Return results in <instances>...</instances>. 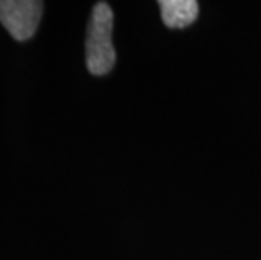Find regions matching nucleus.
Listing matches in <instances>:
<instances>
[{
    "mask_svg": "<svg viewBox=\"0 0 261 260\" xmlns=\"http://www.w3.org/2000/svg\"><path fill=\"white\" fill-rule=\"evenodd\" d=\"M112 34L113 10L107 2H98L93 7L86 37V64L91 75L103 76L113 69L116 53Z\"/></svg>",
    "mask_w": 261,
    "mask_h": 260,
    "instance_id": "obj_1",
    "label": "nucleus"
},
{
    "mask_svg": "<svg viewBox=\"0 0 261 260\" xmlns=\"http://www.w3.org/2000/svg\"><path fill=\"white\" fill-rule=\"evenodd\" d=\"M44 4L39 0H0V22L17 41L36 34Z\"/></svg>",
    "mask_w": 261,
    "mask_h": 260,
    "instance_id": "obj_2",
    "label": "nucleus"
},
{
    "mask_svg": "<svg viewBox=\"0 0 261 260\" xmlns=\"http://www.w3.org/2000/svg\"><path fill=\"white\" fill-rule=\"evenodd\" d=\"M159 5L164 24L170 29L191 26L199 14V4L196 0H160Z\"/></svg>",
    "mask_w": 261,
    "mask_h": 260,
    "instance_id": "obj_3",
    "label": "nucleus"
}]
</instances>
